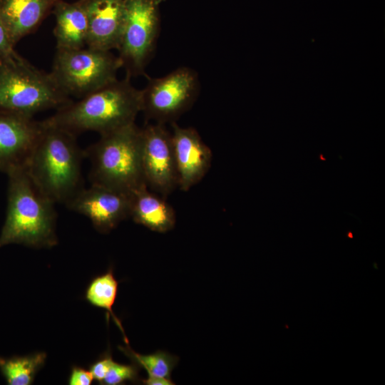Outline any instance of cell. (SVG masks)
<instances>
[{"label":"cell","mask_w":385,"mask_h":385,"mask_svg":"<svg viewBox=\"0 0 385 385\" xmlns=\"http://www.w3.org/2000/svg\"><path fill=\"white\" fill-rule=\"evenodd\" d=\"M41 123V133L24 168L44 195L56 203L66 204L83 188L84 150L76 134Z\"/></svg>","instance_id":"cell-1"},{"label":"cell","mask_w":385,"mask_h":385,"mask_svg":"<svg viewBox=\"0 0 385 385\" xmlns=\"http://www.w3.org/2000/svg\"><path fill=\"white\" fill-rule=\"evenodd\" d=\"M141 111L142 90L125 76L72 101L43 121L76 135L84 131L103 135L135 123Z\"/></svg>","instance_id":"cell-2"},{"label":"cell","mask_w":385,"mask_h":385,"mask_svg":"<svg viewBox=\"0 0 385 385\" xmlns=\"http://www.w3.org/2000/svg\"><path fill=\"white\" fill-rule=\"evenodd\" d=\"M7 175V209L0 247L10 244L35 248L53 247L58 242L56 202L36 187L24 168Z\"/></svg>","instance_id":"cell-3"},{"label":"cell","mask_w":385,"mask_h":385,"mask_svg":"<svg viewBox=\"0 0 385 385\" xmlns=\"http://www.w3.org/2000/svg\"><path fill=\"white\" fill-rule=\"evenodd\" d=\"M91 184L132 195L148 187L141 160V128L135 123L101 135L84 150Z\"/></svg>","instance_id":"cell-4"},{"label":"cell","mask_w":385,"mask_h":385,"mask_svg":"<svg viewBox=\"0 0 385 385\" xmlns=\"http://www.w3.org/2000/svg\"><path fill=\"white\" fill-rule=\"evenodd\" d=\"M71 101L50 73L38 69L19 54L0 59V110L34 117Z\"/></svg>","instance_id":"cell-5"},{"label":"cell","mask_w":385,"mask_h":385,"mask_svg":"<svg viewBox=\"0 0 385 385\" xmlns=\"http://www.w3.org/2000/svg\"><path fill=\"white\" fill-rule=\"evenodd\" d=\"M120 68L111 51L56 48L50 73L66 95L81 98L117 80Z\"/></svg>","instance_id":"cell-6"},{"label":"cell","mask_w":385,"mask_h":385,"mask_svg":"<svg viewBox=\"0 0 385 385\" xmlns=\"http://www.w3.org/2000/svg\"><path fill=\"white\" fill-rule=\"evenodd\" d=\"M160 31L159 0H124L118 58L126 76L145 73Z\"/></svg>","instance_id":"cell-7"},{"label":"cell","mask_w":385,"mask_h":385,"mask_svg":"<svg viewBox=\"0 0 385 385\" xmlns=\"http://www.w3.org/2000/svg\"><path fill=\"white\" fill-rule=\"evenodd\" d=\"M199 91L197 73L180 67L163 77L148 79L142 89L141 111L146 120L174 123L193 105Z\"/></svg>","instance_id":"cell-8"},{"label":"cell","mask_w":385,"mask_h":385,"mask_svg":"<svg viewBox=\"0 0 385 385\" xmlns=\"http://www.w3.org/2000/svg\"><path fill=\"white\" fill-rule=\"evenodd\" d=\"M141 160L148 187L166 198L178 187L171 133L165 124L141 128Z\"/></svg>","instance_id":"cell-9"},{"label":"cell","mask_w":385,"mask_h":385,"mask_svg":"<svg viewBox=\"0 0 385 385\" xmlns=\"http://www.w3.org/2000/svg\"><path fill=\"white\" fill-rule=\"evenodd\" d=\"M130 195L108 187L91 184L81 189L65 205L87 217L94 228L108 233L130 217Z\"/></svg>","instance_id":"cell-10"},{"label":"cell","mask_w":385,"mask_h":385,"mask_svg":"<svg viewBox=\"0 0 385 385\" xmlns=\"http://www.w3.org/2000/svg\"><path fill=\"white\" fill-rule=\"evenodd\" d=\"M41 121L0 110V170L24 168L41 130Z\"/></svg>","instance_id":"cell-11"},{"label":"cell","mask_w":385,"mask_h":385,"mask_svg":"<svg viewBox=\"0 0 385 385\" xmlns=\"http://www.w3.org/2000/svg\"><path fill=\"white\" fill-rule=\"evenodd\" d=\"M170 124L178 187L188 191L208 172L212 152L195 128L180 127L175 122Z\"/></svg>","instance_id":"cell-12"},{"label":"cell","mask_w":385,"mask_h":385,"mask_svg":"<svg viewBox=\"0 0 385 385\" xmlns=\"http://www.w3.org/2000/svg\"><path fill=\"white\" fill-rule=\"evenodd\" d=\"M88 19L86 46L118 49L123 25L124 0H81Z\"/></svg>","instance_id":"cell-13"},{"label":"cell","mask_w":385,"mask_h":385,"mask_svg":"<svg viewBox=\"0 0 385 385\" xmlns=\"http://www.w3.org/2000/svg\"><path fill=\"white\" fill-rule=\"evenodd\" d=\"M56 0H0V16L11 43L34 32L52 12Z\"/></svg>","instance_id":"cell-14"},{"label":"cell","mask_w":385,"mask_h":385,"mask_svg":"<svg viewBox=\"0 0 385 385\" xmlns=\"http://www.w3.org/2000/svg\"><path fill=\"white\" fill-rule=\"evenodd\" d=\"M56 18L53 34L56 48L76 49L86 46L88 19L81 0H56L52 9Z\"/></svg>","instance_id":"cell-15"},{"label":"cell","mask_w":385,"mask_h":385,"mask_svg":"<svg viewBox=\"0 0 385 385\" xmlns=\"http://www.w3.org/2000/svg\"><path fill=\"white\" fill-rule=\"evenodd\" d=\"M165 198L142 188L130 196V217L149 230L164 233L172 230L176 222L175 212Z\"/></svg>","instance_id":"cell-16"},{"label":"cell","mask_w":385,"mask_h":385,"mask_svg":"<svg viewBox=\"0 0 385 385\" xmlns=\"http://www.w3.org/2000/svg\"><path fill=\"white\" fill-rule=\"evenodd\" d=\"M118 287V282L114 276L113 268L110 267L106 272L95 277L90 282L86 290L85 297L93 306L106 310L107 319L109 315L112 317L113 322L122 332L125 344L129 345L122 324L113 310Z\"/></svg>","instance_id":"cell-17"},{"label":"cell","mask_w":385,"mask_h":385,"mask_svg":"<svg viewBox=\"0 0 385 385\" xmlns=\"http://www.w3.org/2000/svg\"><path fill=\"white\" fill-rule=\"evenodd\" d=\"M46 359L44 352L25 356H0V372L9 385H31Z\"/></svg>","instance_id":"cell-18"},{"label":"cell","mask_w":385,"mask_h":385,"mask_svg":"<svg viewBox=\"0 0 385 385\" xmlns=\"http://www.w3.org/2000/svg\"><path fill=\"white\" fill-rule=\"evenodd\" d=\"M119 349L140 368H143L149 377L171 379V373L179 359L177 356L160 350L143 355L134 351L129 345L119 346Z\"/></svg>","instance_id":"cell-19"},{"label":"cell","mask_w":385,"mask_h":385,"mask_svg":"<svg viewBox=\"0 0 385 385\" xmlns=\"http://www.w3.org/2000/svg\"><path fill=\"white\" fill-rule=\"evenodd\" d=\"M140 367L135 363L122 364L113 361L102 384L120 385L127 381L138 382L141 381L139 377Z\"/></svg>","instance_id":"cell-20"},{"label":"cell","mask_w":385,"mask_h":385,"mask_svg":"<svg viewBox=\"0 0 385 385\" xmlns=\"http://www.w3.org/2000/svg\"><path fill=\"white\" fill-rule=\"evenodd\" d=\"M113 361L112 354L110 350H108L91 365L90 371L91 372L93 379L99 384H102Z\"/></svg>","instance_id":"cell-21"},{"label":"cell","mask_w":385,"mask_h":385,"mask_svg":"<svg viewBox=\"0 0 385 385\" xmlns=\"http://www.w3.org/2000/svg\"><path fill=\"white\" fill-rule=\"evenodd\" d=\"M14 46L11 43L6 28L0 16V59L9 58L17 56Z\"/></svg>","instance_id":"cell-22"},{"label":"cell","mask_w":385,"mask_h":385,"mask_svg":"<svg viewBox=\"0 0 385 385\" xmlns=\"http://www.w3.org/2000/svg\"><path fill=\"white\" fill-rule=\"evenodd\" d=\"M93 376L90 370L74 366L71 369L68 379L70 385H91L93 381Z\"/></svg>","instance_id":"cell-23"},{"label":"cell","mask_w":385,"mask_h":385,"mask_svg":"<svg viewBox=\"0 0 385 385\" xmlns=\"http://www.w3.org/2000/svg\"><path fill=\"white\" fill-rule=\"evenodd\" d=\"M143 384L146 385H174L175 383L171 379L160 378V377H149L141 380Z\"/></svg>","instance_id":"cell-24"}]
</instances>
